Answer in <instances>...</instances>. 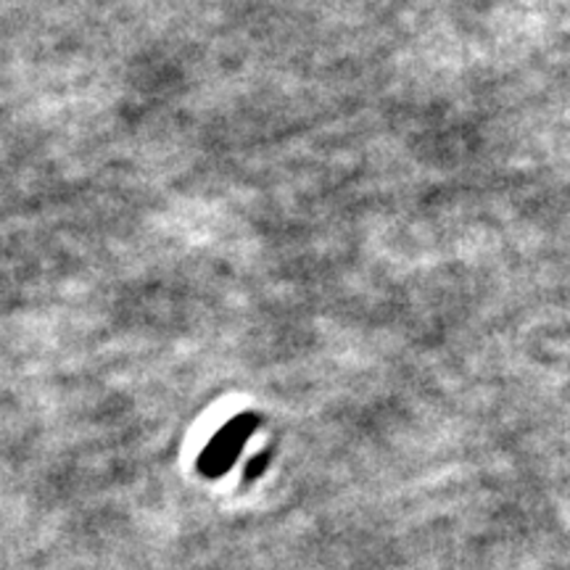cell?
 <instances>
[{"label": "cell", "mask_w": 570, "mask_h": 570, "mask_svg": "<svg viewBox=\"0 0 570 570\" xmlns=\"http://www.w3.org/2000/svg\"><path fill=\"white\" fill-rule=\"evenodd\" d=\"M252 431L254 423H248V420H235V423L223 428V431L214 436L212 444L206 446V452L202 454V460H198V470H202L206 479H219V475H225L227 470H230Z\"/></svg>", "instance_id": "1"}]
</instances>
